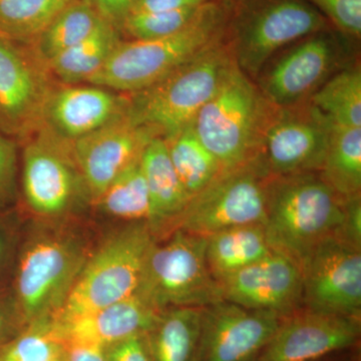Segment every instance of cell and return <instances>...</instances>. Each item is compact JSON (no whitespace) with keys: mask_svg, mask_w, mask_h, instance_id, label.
Returning a JSON list of instances; mask_svg holds the SVG:
<instances>
[{"mask_svg":"<svg viewBox=\"0 0 361 361\" xmlns=\"http://www.w3.org/2000/svg\"><path fill=\"white\" fill-rule=\"evenodd\" d=\"M141 167L151 199L149 227L154 235L165 228L172 232L186 208L189 197L178 177L163 137H154L147 145L142 154Z\"/></svg>","mask_w":361,"mask_h":361,"instance_id":"cell-21","label":"cell"},{"mask_svg":"<svg viewBox=\"0 0 361 361\" xmlns=\"http://www.w3.org/2000/svg\"><path fill=\"white\" fill-rule=\"evenodd\" d=\"M318 174L343 200L360 196L361 128L332 127Z\"/></svg>","mask_w":361,"mask_h":361,"instance_id":"cell-25","label":"cell"},{"mask_svg":"<svg viewBox=\"0 0 361 361\" xmlns=\"http://www.w3.org/2000/svg\"><path fill=\"white\" fill-rule=\"evenodd\" d=\"M160 313L135 294L89 314L51 322L52 329L63 343L78 342L106 348L135 334H147Z\"/></svg>","mask_w":361,"mask_h":361,"instance_id":"cell-20","label":"cell"},{"mask_svg":"<svg viewBox=\"0 0 361 361\" xmlns=\"http://www.w3.org/2000/svg\"><path fill=\"white\" fill-rule=\"evenodd\" d=\"M7 327H8V323H7L6 315L0 310V343L6 338Z\"/></svg>","mask_w":361,"mask_h":361,"instance_id":"cell-40","label":"cell"},{"mask_svg":"<svg viewBox=\"0 0 361 361\" xmlns=\"http://www.w3.org/2000/svg\"><path fill=\"white\" fill-rule=\"evenodd\" d=\"M23 158V190L35 212L56 215L71 205L77 190L78 171L71 142L39 127ZM80 175V174H78Z\"/></svg>","mask_w":361,"mask_h":361,"instance_id":"cell-18","label":"cell"},{"mask_svg":"<svg viewBox=\"0 0 361 361\" xmlns=\"http://www.w3.org/2000/svg\"><path fill=\"white\" fill-rule=\"evenodd\" d=\"M75 0H0V39L32 44Z\"/></svg>","mask_w":361,"mask_h":361,"instance_id":"cell-29","label":"cell"},{"mask_svg":"<svg viewBox=\"0 0 361 361\" xmlns=\"http://www.w3.org/2000/svg\"><path fill=\"white\" fill-rule=\"evenodd\" d=\"M106 361H152L147 334H135L106 348Z\"/></svg>","mask_w":361,"mask_h":361,"instance_id":"cell-34","label":"cell"},{"mask_svg":"<svg viewBox=\"0 0 361 361\" xmlns=\"http://www.w3.org/2000/svg\"><path fill=\"white\" fill-rule=\"evenodd\" d=\"M332 123L310 101L273 106L257 159L271 177L318 173L326 155Z\"/></svg>","mask_w":361,"mask_h":361,"instance_id":"cell-10","label":"cell"},{"mask_svg":"<svg viewBox=\"0 0 361 361\" xmlns=\"http://www.w3.org/2000/svg\"><path fill=\"white\" fill-rule=\"evenodd\" d=\"M137 0H92L99 14L120 30Z\"/></svg>","mask_w":361,"mask_h":361,"instance_id":"cell-37","label":"cell"},{"mask_svg":"<svg viewBox=\"0 0 361 361\" xmlns=\"http://www.w3.org/2000/svg\"><path fill=\"white\" fill-rule=\"evenodd\" d=\"M164 243L154 241L137 295L159 312L175 307H207L223 300L209 269L206 237L173 230Z\"/></svg>","mask_w":361,"mask_h":361,"instance_id":"cell-6","label":"cell"},{"mask_svg":"<svg viewBox=\"0 0 361 361\" xmlns=\"http://www.w3.org/2000/svg\"><path fill=\"white\" fill-rule=\"evenodd\" d=\"M360 319L302 310L282 320L257 361H316L351 348Z\"/></svg>","mask_w":361,"mask_h":361,"instance_id":"cell-17","label":"cell"},{"mask_svg":"<svg viewBox=\"0 0 361 361\" xmlns=\"http://www.w3.org/2000/svg\"><path fill=\"white\" fill-rule=\"evenodd\" d=\"M345 218L339 237L361 248V198L345 200Z\"/></svg>","mask_w":361,"mask_h":361,"instance_id":"cell-35","label":"cell"},{"mask_svg":"<svg viewBox=\"0 0 361 361\" xmlns=\"http://www.w3.org/2000/svg\"><path fill=\"white\" fill-rule=\"evenodd\" d=\"M203 311L202 307L161 311L147 332L152 361H198Z\"/></svg>","mask_w":361,"mask_h":361,"instance_id":"cell-22","label":"cell"},{"mask_svg":"<svg viewBox=\"0 0 361 361\" xmlns=\"http://www.w3.org/2000/svg\"><path fill=\"white\" fill-rule=\"evenodd\" d=\"M85 263L66 242L44 238L30 244L21 257L16 291L27 322L51 319L63 307Z\"/></svg>","mask_w":361,"mask_h":361,"instance_id":"cell-12","label":"cell"},{"mask_svg":"<svg viewBox=\"0 0 361 361\" xmlns=\"http://www.w3.org/2000/svg\"><path fill=\"white\" fill-rule=\"evenodd\" d=\"M58 361H68V358H66V356L65 358H63V360H59Z\"/></svg>","mask_w":361,"mask_h":361,"instance_id":"cell-42","label":"cell"},{"mask_svg":"<svg viewBox=\"0 0 361 361\" xmlns=\"http://www.w3.org/2000/svg\"><path fill=\"white\" fill-rule=\"evenodd\" d=\"M16 148L8 140L0 137V190L8 184L13 174Z\"/></svg>","mask_w":361,"mask_h":361,"instance_id":"cell-39","label":"cell"},{"mask_svg":"<svg viewBox=\"0 0 361 361\" xmlns=\"http://www.w3.org/2000/svg\"><path fill=\"white\" fill-rule=\"evenodd\" d=\"M68 361H106V348L96 344L65 343Z\"/></svg>","mask_w":361,"mask_h":361,"instance_id":"cell-38","label":"cell"},{"mask_svg":"<svg viewBox=\"0 0 361 361\" xmlns=\"http://www.w3.org/2000/svg\"><path fill=\"white\" fill-rule=\"evenodd\" d=\"M308 101L332 126L361 128L360 63L332 75Z\"/></svg>","mask_w":361,"mask_h":361,"instance_id":"cell-28","label":"cell"},{"mask_svg":"<svg viewBox=\"0 0 361 361\" xmlns=\"http://www.w3.org/2000/svg\"><path fill=\"white\" fill-rule=\"evenodd\" d=\"M51 319L32 323V329L2 348L0 361H58L65 358V343L54 334Z\"/></svg>","mask_w":361,"mask_h":361,"instance_id":"cell-31","label":"cell"},{"mask_svg":"<svg viewBox=\"0 0 361 361\" xmlns=\"http://www.w3.org/2000/svg\"><path fill=\"white\" fill-rule=\"evenodd\" d=\"M233 4L234 0L208 2L186 27L169 37L121 40L87 82L125 94H134L155 84L224 39Z\"/></svg>","mask_w":361,"mask_h":361,"instance_id":"cell-1","label":"cell"},{"mask_svg":"<svg viewBox=\"0 0 361 361\" xmlns=\"http://www.w3.org/2000/svg\"><path fill=\"white\" fill-rule=\"evenodd\" d=\"M284 318L226 300L207 306L198 361H257Z\"/></svg>","mask_w":361,"mask_h":361,"instance_id":"cell-15","label":"cell"},{"mask_svg":"<svg viewBox=\"0 0 361 361\" xmlns=\"http://www.w3.org/2000/svg\"><path fill=\"white\" fill-rule=\"evenodd\" d=\"M47 71L32 47L0 39V129L16 135L39 129L54 89Z\"/></svg>","mask_w":361,"mask_h":361,"instance_id":"cell-14","label":"cell"},{"mask_svg":"<svg viewBox=\"0 0 361 361\" xmlns=\"http://www.w3.org/2000/svg\"><path fill=\"white\" fill-rule=\"evenodd\" d=\"M128 104L129 97L116 96L97 85L54 87L45 102L39 127L73 142L110 122Z\"/></svg>","mask_w":361,"mask_h":361,"instance_id":"cell-19","label":"cell"},{"mask_svg":"<svg viewBox=\"0 0 361 361\" xmlns=\"http://www.w3.org/2000/svg\"><path fill=\"white\" fill-rule=\"evenodd\" d=\"M202 7L203 6L161 13L129 14L123 21L120 32L126 35L128 39L134 40L169 37L186 27Z\"/></svg>","mask_w":361,"mask_h":361,"instance_id":"cell-32","label":"cell"},{"mask_svg":"<svg viewBox=\"0 0 361 361\" xmlns=\"http://www.w3.org/2000/svg\"><path fill=\"white\" fill-rule=\"evenodd\" d=\"M344 204L318 173L271 177L263 224L268 243L300 266L320 242L339 236Z\"/></svg>","mask_w":361,"mask_h":361,"instance_id":"cell-2","label":"cell"},{"mask_svg":"<svg viewBox=\"0 0 361 361\" xmlns=\"http://www.w3.org/2000/svg\"><path fill=\"white\" fill-rule=\"evenodd\" d=\"M329 25L306 0H234L224 40L239 70L254 80L278 51Z\"/></svg>","mask_w":361,"mask_h":361,"instance_id":"cell-5","label":"cell"},{"mask_svg":"<svg viewBox=\"0 0 361 361\" xmlns=\"http://www.w3.org/2000/svg\"><path fill=\"white\" fill-rule=\"evenodd\" d=\"M223 300L287 317L303 310L300 266L279 252L219 282Z\"/></svg>","mask_w":361,"mask_h":361,"instance_id":"cell-16","label":"cell"},{"mask_svg":"<svg viewBox=\"0 0 361 361\" xmlns=\"http://www.w3.org/2000/svg\"><path fill=\"white\" fill-rule=\"evenodd\" d=\"M2 252V241L1 239H0V255H1Z\"/></svg>","mask_w":361,"mask_h":361,"instance_id":"cell-41","label":"cell"},{"mask_svg":"<svg viewBox=\"0 0 361 361\" xmlns=\"http://www.w3.org/2000/svg\"><path fill=\"white\" fill-rule=\"evenodd\" d=\"M156 137L154 130L135 122L127 108L99 129L71 142L75 167L92 200H97L123 170L140 160Z\"/></svg>","mask_w":361,"mask_h":361,"instance_id":"cell-13","label":"cell"},{"mask_svg":"<svg viewBox=\"0 0 361 361\" xmlns=\"http://www.w3.org/2000/svg\"><path fill=\"white\" fill-rule=\"evenodd\" d=\"M273 106L255 82L235 65L195 116L192 127L223 171L231 170L257 158Z\"/></svg>","mask_w":361,"mask_h":361,"instance_id":"cell-4","label":"cell"},{"mask_svg":"<svg viewBox=\"0 0 361 361\" xmlns=\"http://www.w3.org/2000/svg\"><path fill=\"white\" fill-rule=\"evenodd\" d=\"M212 0H137L130 14L161 13L198 7Z\"/></svg>","mask_w":361,"mask_h":361,"instance_id":"cell-36","label":"cell"},{"mask_svg":"<svg viewBox=\"0 0 361 361\" xmlns=\"http://www.w3.org/2000/svg\"><path fill=\"white\" fill-rule=\"evenodd\" d=\"M303 310L357 318L361 315V248L334 235L300 265Z\"/></svg>","mask_w":361,"mask_h":361,"instance_id":"cell-11","label":"cell"},{"mask_svg":"<svg viewBox=\"0 0 361 361\" xmlns=\"http://www.w3.org/2000/svg\"><path fill=\"white\" fill-rule=\"evenodd\" d=\"M358 47L360 42L327 26L278 51L254 82L275 106L304 103L332 75L357 63Z\"/></svg>","mask_w":361,"mask_h":361,"instance_id":"cell-7","label":"cell"},{"mask_svg":"<svg viewBox=\"0 0 361 361\" xmlns=\"http://www.w3.org/2000/svg\"><path fill=\"white\" fill-rule=\"evenodd\" d=\"M235 65L223 39L155 84L129 94L130 115L158 137H170L193 122Z\"/></svg>","mask_w":361,"mask_h":361,"instance_id":"cell-3","label":"cell"},{"mask_svg":"<svg viewBox=\"0 0 361 361\" xmlns=\"http://www.w3.org/2000/svg\"><path fill=\"white\" fill-rule=\"evenodd\" d=\"M103 20L104 18L92 0H75L63 9L30 45L47 65L61 52L90 37Z\"/></svg>","mask_w":361,"mask_h":361,"instance_id":"cell-26","label":"cell"},{"mask_svg":"<svg viewBox=\"0 0 361 361\" xmlns=\"http://www.w3.org/2000/svg\"><path fill=\"white\" fill-rule=\"evenodd\" d=\"M121 40L120 30L104 20L87 39L49 61L47 68L65 85L87 82L104 65Z\"/></svg>","mask_w":361,"mask_h":361,"instance_id":"cell-24","label":"cell"},{"mask_svg":"<svg viewBox=\"0 0 361 361\" xmlns=\"http://www.w3.org/2000/svg\"><path fill=\"white\" fill-rule=\"evenodd\" d=\"M164 140L189 200L222 173L219 161L197 137L192 123Z\"/></svg>","mask_w":361,"mask_h":361,"instance_id":"cell-27","label":"cell"},{"mask_svg":"<svg viewBox=\"0 0 361 361\" xmlns=\"http://www.w3.org/2000/svg\"><path fill=\"white\" fill-rule=\"evenodd\" d=\"M348 39L360 42L361 0H306Z\"/></svg>","mask_w":361,"mask_h":361,"instance_id":"cell-33","label":"cell"},{"mask_svg":"<svg viewBox=\"0 0 361 361\" xmlns=\"http://www.w3.org/2000/svg\"><path fill=\"white\" fill-rule=\"evenodd\" d=\"M209 269L218 282L272 253L263 225L231 228L206 237Z\"/></svg>","mask_w":361,"mask_h":361,"instance_id":"cell-23","label":"cell"},{"mask_svg":"<svg viewBox=\"0 0 361 361\" xmlns=\"http://www.w3.org/2000/svg\"><path fill=\"white\" fill-rule=\"evenodd\" d=\"M155 235L148 223L126 228L85 263L63 307L51 319H71L135 295Z\"/></svg>","mask_w":361,"mask_h":361,"instance_id":"cell-8","label":"cell"},{"mask_svg":"<svg viewBox=\"0 0 361 361\" xmlns=\"http://www.w3.org/2000/svg\"><path fill=\"white\" fill-rule=\"evenodd\" d=\"M270 179L257 158L241 167L222 171L190 199L174 230L208 237L231 228L264 224Z\"/></svg>","mask_w":361,"mask_h":361,"instance_id":"cell-9","label":"cell"},{"mask_svg":"<svg viewBox=\"0 0 361 361\" xmlns=\"http://www.w3.org/2000/svg\"><path fill=\"white\" fill-rule=\"evenodd\" d=\"M104 212L134 223L151 220V199L141 159L123 170L96 200Z\"/></svg>","mask_w":361,"mask_h":361,"instance_id":"cell-30","label":"cell"}]
</instances>
